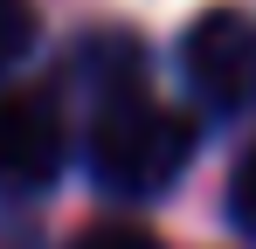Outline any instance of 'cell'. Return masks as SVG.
Listing matches in <instances>:
<instances>
[{
    "mask_svg": "<svg viewBox=\"0 0 256 249\" xmlns=\"http://www.w3.org/2000/svg\"><path fill=\"white\" fill-rule=\"evenodd\" d=\"M70 166V118L48 90H0V194H48Z\"/></svg>",
    "mask_w": 256,
    "mask_h": 249,
    "instance_id": "3957f363",
    "label": "cell"
},
{
    "mask_svg": "<svg viewBox=\"0 0 256 249\" xmlns=\"http://www.w3.org/2000/svg\"><path fill=\"white\" fill-rule=\"evenodd\" d=\"M35 28H42V21H35V0H0V76L28 62Z\"/></svg>",
    "mask_w": 256,
    "mask_h": 249,
    "instance_id": "5b68a950",
    "label": "cell"
},
{
    "mask_svg": "<svg viewBox=\"0 0 256 249\" xmlns=\"http://www.w3.org/2000/svg\"><path fill=\"white\" fill-rule=\"evenodd\" d=\"M70 83L90 90V111L118 104V97H138L146 90V42L132 28H90L70 48Z\"/></svg>",
    "mask_w": 256,
    "mask_h": 249,
    "instance_id": "277c9868",
    "label": "cell"
},
{
    "mask_svg": "<svg viewBox=\"0 0 256 249\" xmlns=\"http://www.w3.org/2000/svg\"><path fill=\"white\" fill-rule=\"evenodd\" d=\"M228 228L256 242V146L236 160V173H228Z\"/></svg>",
    "mask_w": 256,
    "mask_h": 249,
    "instance_id": "8992f818",
    "label": "cell"
},
{
    "mask_svg": "<svg viewBox=\"0 0 256 249\" xmlns=\"http://www.w3.org/2000/svg\"><path fill=\"white\" fill-rule=\"evenodd\" d=\"M194 152H201V124L173 104H160L152 90L97 104L84 132V166L111 201H160L194 166Z\"/></svg>",
    "mask_w": 256,
    "mask_h": 249,
    "instance_id": "6da1fadb",
    "label": "cell"
},
{
    "mask_svg": "<svg viewBox=\"0 0 256 249\" xmlns=\"http://www.w3.org/2000/svg\"><path fill=\"white\" fill-rule=\"evenodd\" d=\"M70 249H160V236H146L138 222H97V228H84Z\"/></svg>",
    "mask_w": 256,
    "mask_h": 249,
    "instance_id": "52a82bcc",
    "label": "cell"
},
{
    "mask_svg": "<svg viewBox=\"0 0 256 249\" xmlns=\"http://www.w3.org/2000/svg\"><path fill=\"white\" fill-rule=\"evenodd\" d=\"M180 76L208 118H250L256 111V14L250 7H208L180 35Z\"/></svg>",
    "mask_w": 256,
    "mask_h": 249,
    "instance_id": "7a4b0ae2",
    "label": "cell"
}]
</instances>
